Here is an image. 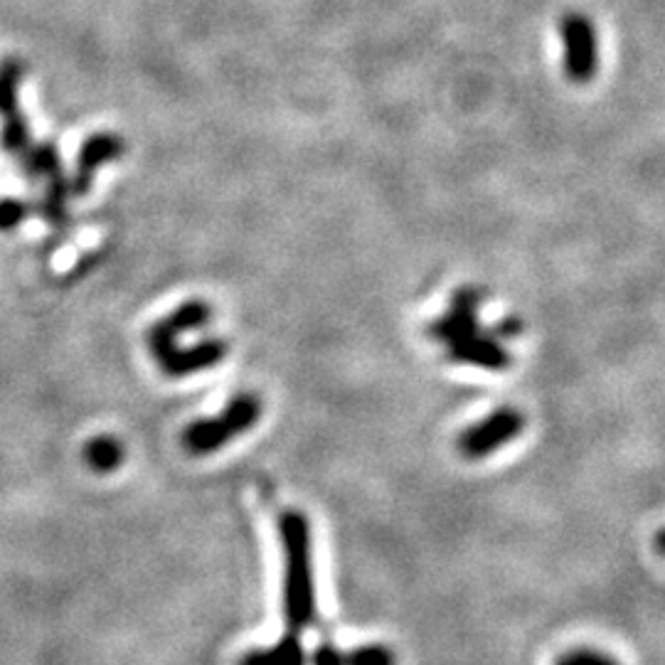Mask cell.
<instances>
[{"instance_id":"obj_1","label":"cell","mask_w":665,"mask_h":665,"mask_svg":"<svg viewBox=\"0 0 665 665\" xmlns=\"http://www.w3.org/2000/svg\"><path fill=\"white\" fill-rule=\"evenodd\" d=\"M281 550H284V616L289 631L299 633L316 619V587H313L311 525L301 510L279 515Z\"/></svg>"},{"instance_id":"obj_2","label":"cell","mask_w":665,"mask_h":665,"mask_svg":"<svg viewBox=\"0 0 665 665\" xmlns=\"http://www.w3.org/2000/svg\"><path fill=\"white\" fill-rule=\"evenodd\" d=\"M259 417H262V399L242 392L230 399L227 407L215 417H202L188 424L183 432V449L193 456L215 454L239 434L249 432L259 422Z\"/></svg>"},{"instance_id":"obj_3","label":"cell","mask_w":665,"mask_h":665,"mask_svg":"<svg viewBox=\"0 0 665 665\" xmlns=\"http://www.w3.org/2000/svg\"><path fill=\"white\" fill-rule=\"evenodd\" d=\"M565 74L572 82L584 84L594 79L599 69V40L594 23L582 13H569L560 20Z\"/></svg>"},{"instance_id":"obj_4","label":"cell","mask_w":665,"mask_h":665,"mask_svg":"<svg viewBox=\"0 0 665 665\" xmlns=\"http://www.w3.org/2000/svg\"><path fill=\"white\" fill-rule=\"evenodd\" d=\"M525 417L515 407H500L478 424L468 427L459 436V451L466 459H483L500 446L510 444L515 436L523 434Z\"/></svg>"},{"instance_id":"obj_5","label":"cell","mask_w":665,"mask_h":665,"mask_svg":"<svg viewBox=\"0 0 665 665\" xmlns=\"http://www.w3.org/2000/svg\"><path fill=\"white\" fill-rule=\"evenodd\" d=\"M212 308L207 306L202 299H190L185 301L183 306L175 308L173 313H168L166 318L151 326L146 340H148V350H151L153 358H161L163 353H168L170 348L178 345V338L183 333H195L200 328H205L210 323Z\"/></svg>"},{"instance_id":"obj_6","label":"cell","mask_w":665,"mask_h":665,"mask_svg":"<svg viewBox=\"0 0 665 665\" xmlns=\"http://www.w3.org/2000/svg\"><path fill=\"white\" fill-rule=\"evenodd\" d=\"M124 138L116 136V133H94L87 141L82 143L77 156V168H74L72 180H69V193L82 198L92 190L94 175L104 163L116 161V158L124 156Z\"/></svg>"},{"instance_id":"obj_7","label":"cell","mask_w":665,"mask_h":665,"mask_svg":"<svg viewBox=\"0 0 665 665\" xmlns=\"http://www.w3.org/2000/svg\"><path fill=\"white\" fill-rule=\"evenodd\" d=\"M478 303L481 296L473 289H461L451 301V311L429 326V335L439 343L451 345L456 340H464L468 335L478 333Z\"/></svg>"},{"instance_id":"obj_8","label":"cell","mask_w":665,"mask_h":665,"mask_svg":"<svg viewBox=\"0 0 665 665\" xmlns=\"http://www.w3.org/2000/svg\"><path fill=\"white\" fill-rule=\"evenodd\" d=\"M225 355L227 345L222 340H202V343L190 345V348L175 345L168 353H163L161 358H156V363L161 365V370L168 377H185L207 370V367H215L217 363H222Z\"/></svg>"},{"instance_id":"obj_9","label":"cell","mask_w":665,"mask_h":665,"mask_svg":"<svg viewBox=\"0 0 665 665\" xmlns=\"http://www.w3.org/2000/svg\"><path fill=\"white\" fill-rule=\"evenodd\" d=\"M446 348H449V358L454 363L481 367V370H505L510 365L508 350L498 343V338L483 335L481 331L468 335L464 340H456Z\"/></svg>"},{"instance_id":"obj_10","label":"cell","mask_w":665,"mask_h":665,"mask_svg":"<svg viewBox=\"0 0 665 665\" xmlns=\"http://www.w3.org/2000/svg\"><path fill=\"white\" fill-rule=\"evenodd\" d=\"M306 663V653H303L299 633L286 631L279 643L271 648H259V651H249L247 656L239 661V665H303Z\"/></svg>"},{"instance_id":"obj_11","label":"cell","mask_w":665,"mask_h":665,"mask_svg":"<svg viewBox=\"0 0 665 665\" xmlns=\"http://www.w3.org/2000/svg\"><path fill=\"white\" fill-rule=\"evenodd\" d=\"M126 459L124 444L116 436L101 434L87 441L84 446V464L97 473H111L116 471Z\"/></svg>"},{"instance_id":"obj_12","label":"cell","mask_w":665,"mask_h":665,"mask_svg":"<svg viewBox=\"0 0 665 665\" xmlns=\"http://www.w3.org/2000/svg\"><path fill=\"white\" fill-rule=\"evenodd\" d=\"M23 168L30 178H57L62 175L60 151L55 143H37L23 153Z\"/></svg>"},{"instance_id":"obj_13","label":"cell","mask_w":665,"mask_h":665,"mask_svg":"<svg viewBox=\"0 0 665 665\" xmlns=\"http://www.w3.org/2000/svg\"><path fill=\"white\" fill-rule=\"evenodd\" d=\"M0 146L10 156H23L30 146H33V138H30L28 121H25L23 111H13V114L3 116V129H0Z\"/></svg>"},{"instance_id":"obj_14","label":"cell","mask_w":665,"mask_h":665,"mask_svg":"<svg viewBox=\"0 0 665 665\" xmlns=\"http://www.w3.org/2000/svg\"><path fill=\"white\" fill-rule=\"evenodd\" d=\"M23 62L20 60H5L0 65V119L13 111H18V87L23 79Z\"/></svg>"},{"instance_id":"obj_15","label":"cell","mask_w":665,"mask_h":665,"mask_svg":"<svg viewBox=\"0 0 665 665\" xmlns=\"http://www.w3.org/2000/svg\"><path fill=\"white\" fill-rule=\"evenodd\" d=\"M67 195H69V183L65 180V175H57V178H50V188H47L45 195V217L50 225L62 227L67 222Z\"/></svg>"},{"instance_id":"obj_16","label":"cell","mask_w":665,"mask_h":665,"mask_svg":"<svg viewBox=\"0 0 665 665\" xmlns=\"http://www.w3.org/2000/svg\"><path fill=\"white\" fill-rule=\"evenodd\" d=\"M345 665H395V653L380 643H370V646L353 648V651L343 653Z\"/></svg>"},{"instance_id":"obj_17","label":"cell","mask_w":665,"mask_h":665,"mask_svg":"<svg viewBox=\"0 0 665 665\" xmlns=\"http://www.w3.org/2000/svg\"><path fill=\"white\" fill-rule=\"evenodd\" d=\"M30 207L18 198L0 200V232H10L28 217Z\"/></svg>"},{"instance_id":"obj_18","label":"cell","mask_w":665,"mask_h":665,"mask_svg":"<svg viewBox=\"0 0 665 665\" xmlns=\"http://www.w3.org/2000/svg\"><path fill=\"white\" fill-rule=\"evenodd\" d=\"M555 665H619V663L601 651H592V648H577V651L565 653V656H562Z\"/></svg>"},{"instance_id":"obj_19","label":"cell","mask_w":665,"mask_h":665,"mask_svg":"<svg viewBox=\"0 0 665 665\" xmlns=\"http://www.w3.org/2000/svg\"><path fill=\"white\" fill-rule=\"evenodd\" d=\"M313 665H345L343 663V651L333 646V643H323L313 653Z\"/></svg>"}]
</instances>
